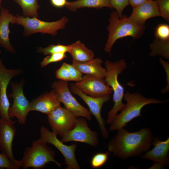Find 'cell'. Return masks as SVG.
Listing matches in <instances>:
<instances>
[{
    "instance_id": "8",
    "label": "cell",
    "mask_w": 169,
    "mask_h": 169,
    "mask_svg": "<svg viewBox=\"0 0 169 169\" xmlns=\"http://www.w3.org/2000/svg\"><path fill=\"white\" fill-rule=\"evenodd\" d=\"M70 89L72 93L79 96L88 105L91 114L95 117L98 121L103 137L107 138L109 133L105 126V121L101 116V110L104 104L110 99L111 95L97 97L91 96L80 90L75 83L70 84Z\"/></svg>"
},
{
    "instance_id": "21",
    "label": "cell",
    "mask_w": 169,
    "mask_h": 169,
    "mask_svg": "<svg viewBox=\"0 0 169 169\" xmlns=\"http://www.w3.org/2000/svg\"><path fill=\"white\" fill-rule=\"evenodd\" d=\"M69 46L68 52L72 56L73 62H85L94 59L93 52L87 48L80 40L69 45Z\"/></svg>"
},
{
    "instance_id": "20",
    "label": "cell",
    "mask_w": 169,
    "mask_h": 169,
    "mask_svg": "<svg viewBox=\"0 0 169 169\" xmlns=\"http://www.w3.org/2000/svg\"><path fill=\"white\" fill-rule=\"evenodd\" d=\"M103 60L100 58L93 59L87 62H73L72 64L82 73L104 79L106 70L101 65Z\"/></svg>"
},
{
    "instance_id": "26",
    "label": "cell",
    "mask_w": 169,
    "mask_h": 169,
    "mask_svg": "<svg viewBox=\"0 0 169 169\" xmlns=\"http://www.w3.org/2000/svg\"><path fill=\"white\" fill-rule=\"evenodd\" d=\"M110 153L100 152L95 154L91 160V165L94 168H98L103 166L107 161L108 156Z\"/></svg>"
},
{
    "instance_id": "34",
    "label": "cell",
    "mask_w": 169,
    "mask_h": 169,
    "mask_svg": "<svg viewBox=\"0 0 169 169\" xmlns=\"http://www.w3.org/2000/svg\"><path fill=\"white\" fill-rule=\"evenodd\" d=\"M160 60L161 64L163 66L164 69L165 70L166 73V74L167 76V85L166 87L163 90L162 92L163 93H166L168 91L169 88V62H166L163 60L161 58H160Z\"/></svg>"
},
{
    "instance_id": "15",
    "label": "cell",
    "mask_w": 169,
    "mask_h": 169,
    "mask_svg": "<svg viewBox=\"0 0 169 169\" xmlns=\"http://www.w3.org/2000/svg\"><path fill=\"white\" fill-rule=\"evenodd\" d=\"M154 147L141 155L143 159H149L153 161L152 168H161L168 165L169 159V138L164 141L156 139L152 143Z\"/></svg>"
},
{
    "instance_id": "25",
    "label": "cell",
    "mask_w": 169,
    "mask_h": 169,
    "mask_svg": "<svg viewBox=\"0 0 169 169\" xmlns=\"http://www.w3.org/2000/svg\"><path fill=\"white\" fill-rule=\"evenodd\" d=\"M69 50V45H65L59 44H51L49 46L45 47H39L37 51L46 55L51 54L59 53L68 52Z\"/></svg>"
},
{
    "instance_id": "27",
    "label": "cell",
    "mask_w": 169,
    "mask_h": 169,
    "mask_svg": "<svg viewBox=\"0 0 169 169\" xmlns=\"http://www.w3.org/2000/svg\"><path fill=\"white\" fill-rule=\"evenodd\" d=\"M21 161H13L2 153H0V168L7 169H18L21 167Z\"/></svg>"
},
{
    "instance_id": "11",
    "label": "cell",
    "mask_w": 169,
    "mask_h": 169,
    "mask_svg": "<svg viewBox=\"0 0 169 169\" xmlns=\"http://www.w3.org/2000/svg\"><path fill=\"white\" fill-rule=\"evenodd\" d=\"M23 82L19 83H13L11 84L13 92L9 95L13 98V101L8 110V115L10 118L16 117L18 123L23 125L25 123L27 115L31 111L30 102L27 100L23 91Z\"/></svg>"
},
{
    "instance_id": "18",
    "label": "cell",
    "mask_w": 169,
    "mask_h": 169,
    "mask_svg": "<svg viewBox=\"0 0 169 169\" xmlns=\"http://www.w3.org/2000/svg\"><path fill=\"white\" fill-rule=\"evenodd\" d=\"M57 94L53 89L45 92L30 102V110L37 111L47 115L60 105Z\"/></svg>"
},
{
    "instance_id": "36",
    "label": "cell",
    "mask_w": 169,
    "mask_h": 169,
    "mask_svg": "<svg viewBox=\"0 0 169 169\" xmlns=\"http://www.w3.org/2000/svg\"><path fill=\"white\" fill-rule=\"evenodd\" d=\"M151 0H129V4L132 8L136 7Z\"/></svg>"
},
{
    "instance_id": "2",
    "label": "cell",
    "mask_w": 169,
    "mask_h": 169,
    "mask_svg": "<svg viewBox=\"0 0 169 169\" xmlns=\"http://www.w3.org/2000/svg\"><path fill=\"white\" fill-rule=\"evenodd\" d=\"M123 98L126 103L116 114L109 127L110 131L118 130L125 127L129 122L141 115L142 109L145 105L152 104H160L166 101H161L153 98L143 96L139 92L131 94L129 92L124 93Z\"/></svg>"
},
{
    "instance_id": "30",
    "label": "cell",
    "mask_w": 169,
    "mask_h": 169,
    "mask_svg": "<svg viewBox=\"0 0 169 169\" xmlns=\"http://www.w3.org/2000/svg\"><path fill=\"white\" fill-rule=\"evenodd\" d=\"M160 16L169 21V0H156Z\"/></svg>"
},
{
    "instance_id": "22",
    "label": "cell",
    "mask_w": 169,
    "mask_h": 169,
    "mask_svg": "<svg viewBox=\"0 0 169 169\" xmlns=\"http://www.w3.org/2000/svg\"><path fill=\"white\" fill-rule=\"evenodd\" d=\"M65 7L74 12H77L79 9L86 8L99 9L106 7L111 9L113 8L109 0H77L67 1Z\"/></svg>"
},
{
    "instance_id": "1",
    "label": "cell",
    "mask_w": 169,
    "mask_h": 169,
    "mask_svg": "<svg viewBox=\"0 0 169 169\" xmlns=\"http://www.w3.org/2000/svg\"><path fill=\"white\" fill-rule=\"evenodd\" d=\"M118 131L109 142L107 148L113 156L120 159L142 155L152 145L153 134L149 128H144L134 132H129L124 128Z\"/></svg>"
},
{
    "instance_id": "14",
    "label": "cell",
    "mask_w": 169,
    "mask_h": 169,
    "mask_svg": "<svg viewBox=\"0 0 169 169\" xmlns=\"http://www.w3.org/2000/svg\"><path fill=\"white\" fill-rule=\"evenodd\" d=\"M75 84L83 92L93 97L110 95L113 92L112 89L107 85L104 79L91 75L85 74L81 80Z\"/></svg>"
},
{
    "instance_id": "6",
    "label": "cell",
    "mask_w": 169,
    "mask_h": 169,
    "mask_svg": "<svg viewBox=\"0 0 169 169\" xmlns=\"http://www.w3.org/2000/svg\"><path fill=\"white\" fill-rule=\"evenodd\" d=\"M15 17L16 23L23 27V35L25 37L38 33L55 36L57 34V31L64 28L69 21L65 16L58 21L51 22L43 21L36 17H25L18 14Z\"/></svg>"
},
{
    "instance_id": "17",
    "label": "cell",
    "mask_w": 169,
    "mask_h": 169,
    "mask_svg": "<svg viewBox=\"0 0 169 169\" xmlns=\"http://www.w3.org/2000/svg\"><path fill=\"white\" fill-rule=\"evenodd\" d=\"M157 16H160L156 1L151 0L132 8L130 16L127 17L131 22L145 28L147 20Z\"/></svg>"
},
{
    "instance_id": "10",
    "label": "cell",
    "mask_w": 169,
    "mask_h": 169,
    "mask_svg": "<svg viewBox=\"0 0 169 169\" xmlns=\"http://www.w3.org/2000/svg\"><path fill=\"white\" fill-rule=\"evenodd\" d=\"M40 138L46 143L54 146L64 156L67 169H80L75 156L77 145L73 144L70 145H65L59 140L56 136L47 127L42 126L40 129Z\"/></svg>"
},
{
    "instance_id": "13",
    "label": "cell",
    "mask_w": 169,
    "mask_h": 169,
    "mask_svg": "<svg viewBox=\"0 0 169 169\" xmlns=\"http://www.w3.org/2000/svg\"><path fill=\"white\" fill-rule=\"evenodd\" d=\"M21 72L19 69H9L6 68L0 61V116L1 118L16 123L9 117L8 112L10 103L7 95V89L11 79Z\"/></svg>"
},
{
    "instance_id": "31",
    "label": "cell",
    "mask_w": 169,
    "mask_h": 169,
    "mask_svg": "<svg viewBox=\"0 0 169 169\" xmlns=\"http://www.w3.org/2000/svg\"><path fill=\"white\" fill-rule=\"evenodd\" d=\"M111 5L117 11L120 18L122 17L125 8L129 4V0H109Z\"/></svg>"
},
{
    "instance_id": "33",
    "label": "cell",
    "mask_w": 169,
    "mask_h": 169,
    "mask_svg": "<svg viewBox=\"0 0 169 169\" xmlns=\"http://www.w3.org/2000/svg\"><path fill=\"white\" fill-rule=\"evenodd\" d=\"M70 77V81L78 82L81 80L83 77L82 73L72 64L66 63Z\"/></svg>"
},
{
    "instance_id": "24",
    "label": "cell",
    "mask_w": 169,
    "mask_h": 169,
    "mask_svg": "<svg viewBox=\"0 0 169 169\" xmlns=\"http://www.w3.org/2000/svg\"><path fill=\"white\" fill-rule=\"evenodd\" d=\"M21 8L23 17H38V10L40 7L38 0H14Z\"/></svg>"
},
{
    "instance_id": "12",
    "label": "cell",
    "mask_w": 169,
    "mask_h": 169,
    "mask_svg": "<svg viewBox=\"0 0 169 169\" xmlns=\"http://www.w3.org/2000/svg\"><path fill=\"white\" fill-rule=\"evenodd\" d=\"M60 140L64 143L79 142L95 147L99 143L98 135L90 129L84 118L79 117L74 127L64 135Z\"/></svg>"
},
{
    "instance_id": "38",
    "label": "cell",
    "mask_w": 169,
    "mask_h": 169,
    "mask_svg": "<svg viewBox=\"0 0 169 169\" xmlns=\"http://www.w3.org/2000/svg\"><path fill=\"white\" fill-rule=\"evenodd\" d=\"M1 54V51L0 50V55ZM1 60H1V59H0V61H1Z\"/></svg>"
},
{
    "instance_id": "35",
    "label": "cell",
    "mask_w": 169,
    "mask_h": 169,
    "mask_svg": "<svg viewBox=\"0 0 169 169\" xmlns=\"http://www.w3.org/2000/svg\"><path fill=\"white\" fill-rule=\"evenodd\" d=\"M52 5L58 8L65 7L67 2V0H50Z\"/></svg>"
},
{
    "instance_id": "4",
    "label": "cell",
    "mask_w": 169,
    "mask_h": 169,
    "mask_svg": "<svg viewBox=\"0 0 169 169\" xmlns=\"http://www.w3.org/2000/svg\"><path fill=\"white\" fill-rule=\"evenodd\" d=\"M109 21V24L107 27L109 34L104 48L105 51L107 53L110 52L118 39L127 36L139 38L142 36L145 29L130 21L126 15L120 18L116 10L111 13Z\"/></svg>"
},
{
    "instance_id": "16",
    "label": "cell",
    "mask_w": 169,
    "mask_h": 169,
    "mask_svg": "<svg viewBox=\"0 0 169 169\" xmlns=\"http://www.w3.org/2000/svg\"><path fill=\"white\" fill-rule=\"evenodd\" d=\"M15 124L2 118L0 119V149L2 153L13 161L18 160L14 158L12 150L16 132Z\"/></svg>"
},
{
    "instance_id": "23",
    "label": "cell",
    "mask_w": 169,
    "mask_h": 169,
    "mask_svg": "<svg viewBox=\"0 0 169 169\" xmlns=\"http://www.w3.org/2000/svg\"><path fill=\"white\" fill-rule=\"evenodd\" d=\"M150 48L151 56L159 55L169 59V39L161 40L156 38L150 44Z\"/></svg>"
},
{
    "instance_id": "5",
    "label": "cell",
    "mask_w": 169,
    "mask_h": 169,
    "mask_svg": "<svg viewBox=\"0 0 169 169\" xmlns=\"http://www.w3.org/2000/svg\"><path fill=\"white\" fill-rule=\"evenodd\" d=\"M47 144L40 138L33 141L32 146L26 147L24 151L21 167L41 169L50 162L60 167L61 164L55 159V151Z\"/></svg>"
},
{
    "instance_id": "19",
    "label": "cell",
    "mask_w": 169,
    "mask_h": 169,
    "mask_svg": "<svg viewBox=\"0 0 169 169\" xmlns=\"http://www.w3.org/2000/svg\"><path fill=\"white\" fill-rule=\"evenodd\" d=\"M16 23L15 16L9 12L7 8H2L0 12V46L6 51L14 53L15 50L11 45L9 38L10 24Z\"/></svg>"
},
{
    "instance_id": "32",
    "label": "cell",
    "mask_w": 169,
    "mask_h": 169,
    "mask_svg": "<svg viewBox=\"0 0 169 169\" xmlns=\"http://www.w3.org/2000/svg\"><path fill=\"white\" fill-rule=\"evenodd\" d=\"M56 76L60 80L66 81H70L69 71L66 63H64L61 67L56 70Z\"/></svg>"
},
{
    "instance_id": "29",
    "label": "cell",
    "mask_w": 169,
    "mask_h": 169,
    "mask_svg": "<svg viewBox=\"0 0 169 169\" xmlns=\"http://www.w3.org/2000/svg\"><path fill=\"white\" fill-rule=\"evenodd\" d=\"M155 35L156 38L161 40L169 39V26L165 23L158 24L156 28Z\"/></svg>"
},
{
    "instance_id": "9",
    "label": "cell",
    "mask_w": 169,
    "mask_h": 169,
    "mask_svg": "<svg viewBox=\"0 0 169 169\" xmlns=\"http://www.w3.org/2000/svg\"><path fill=\"white\" fill-rule=\"evenodd\" d=\"M52 132L62 137L75 126L78 117L72 112L59 106L47 115Z\"/></svg>"
},
{
    "instance_id": "3",
    "label": "cell",
    "mask_w": 169,
    "mask_h": 169,
    "mask_svg": "<svg viewBox=\"0 0 169 169\" xmlns=\"http://www.w3.org/2000/svg\"><path fill=\"white\" fill-rule=\"evenodd\" d=\"M106 73L104 78L105 83L112 89L114 105L108 112L106 123L111 124L117 113L121 110L125 105L122 102L124 88L118 79V76L127 67L124 59L114 62L106 60L105 62Z\"/></svg>"
},
{
    "instance_id": "37",
    "label": "cell",
    "mask_w": 169,
    "mask_h": 169,
    "mask_svg": "<svg viewBox=\"0 0 169 169\" xmlns=\"http://www.w3.org/2000/svg\"><path fill=\"white\" fill-rule=\"evenodd\" d=\"M1 1L2 0H0V9H1Z\"/></svg>"
},
{
    "instance_id": "7",
    "label": "cell",
    "mask_w": 169,
    "mask_h": 169,
    "mask_svg": "<svg viewBox=\"0 0 169 169\" xmlns=\"http://www.w3.org/2000/svg\"><path fill=\"white\" fill-rule=\"evenodd\" d=\"M51 88L55 91L59 100L63 104L65 108L77 117L85 118L89 120H91V114L90 110L81 105L73 96L67 81H55L52 84Z\"/></svg>"
},
{
    "instance_id": "28",
    "label": "cell",
    "mask_w": 169,
    "mask_h": 169,
    "mask_svg": "<svg viewBox=\"0 0 169 169\" xmlns=\"http://www.w3.org/2000/svg\"><path fill=\"white\" fill-rule=\"evenodd\" d=\"M67 57L65 53H59L49 54L45 57L41 63V67H44L53 63L62 61Z\"/></svg>"
}]
</instances>
